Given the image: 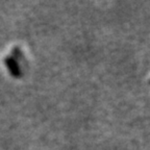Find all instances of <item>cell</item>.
<instances>
[{"instance_id": "6da1fadb", "label": "cell", "mask_w": 150, "mask_h": 150, "mask_svg": "<svg viewBox=\"0 0 150 150\" xmlns=\"http://www.w3.org/2000/svg\"><path fill=\"white\" fill-rule=\"evenodd\" d=\"M6 65H7L8 70L11 71V73L14 75L15 77H19V76H20V70H19L18 64H17V62L15 61L14 59H12V57H7Z\"/></svg>"}]
</instances>
